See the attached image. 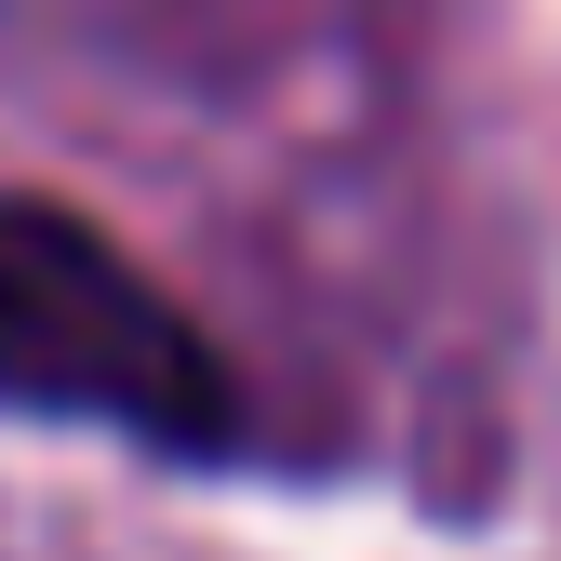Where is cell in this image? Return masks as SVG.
<instances>
[{
    "label": "cell",
    "instance_id": "obj_1",
    "mask_svg": "<svg viewBox=\"0 0 561 561\" xmlns=\"http://www.w3.org/2000/svg\"><path fill=\"white\" fill-rule=\"evenodd\" d=\"M0 401L121 428L148 455H228L241 442L228 347L67 201H0Z\"/></svg>",
    "mask_w": 561,
    "mask_h": 561
}]
</instances>
